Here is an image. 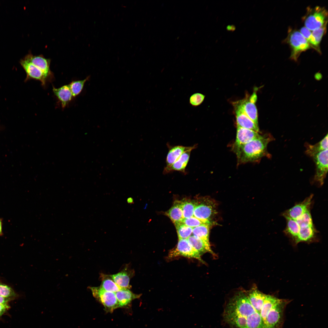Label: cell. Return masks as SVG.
I'll use <instances>...</instances> for the list:
<instances>
[{
    "instance_id": "6da1fadb",
    "label": "cell",
    "mask_w": 328,
    "mask_h": 328,
    "mask_svg": "<svg viewBox=\"0 0 328 328\" xmlns=\"http://www.w3.org/2000/svg\"><path fill=\"white\" fill-rule=\"evenodd\" d=\"M224 313L225 320L233 328H252L261 318L242 291L230 299Z\"/></svg>"
},
{
    "instance_id": "7a4b0ae2",
    "label": "cell",
    "mask_w": 328,
    "mask_h": 328,
    "mask_svg": "<svg viewBox=\"0 0 328 328\" xmlns=\"http://www.w3.org/2000/svg\"><path fill=\"white\" fill-rule=\"evenodd\" d=\"M274 139L270 134L260 135L249 142L232 149L236 155L238 164L257 162L265 156L270 157L267 146Z\"/></svg>"
},
{
    "instance_id": "3957f363",
    "label": "cell",
    "mask_w": 328,
    "mask_h": 328,
    "mask_svg": "<svg viewBox=\"0 0 328 328\" xmlns=\"http://www.w3.org/2000/svg\"><path fill=\"white\" fill-rule=\"evenodd\" d=\"M196 200L193 216L211 224V220L217 213L216 202L208 197H202Z\"/></svg>"
},
{
    "instance_id": "277c9868",
    "label": "cell",
    "mask_w": 328,
    "mask_h": 328,
    "mask_svg": "<svg viewBox=\"0 0 328 328\" xmlns=\"http://www.w3.org/2000/svg\"><path fill=\"white\" fill-rule=\"evenodd\" d=\"M327 19L326 10L324 7L317 6L313 8H308L303 20L305 27L313 31L326 26Z\"/></svg>"
},
{
    "instance_id": "5b68a950",
    "label": "cell",
    "mask_w": 328,
    "mask_h": 328,
    "mask_svg": "<svg viewBox=\"0 0 328 328\" xmlns=\"http://www.w3.org/2000/svg\"><path fill=\"white\" fill-rule=\"evenodd\" d=\"M287 41L291 49L290 58L294 61L297 60L302 52L311 47L306 39L297 30L292 31L289 33Z\"/></svg>"
},
{
    "instance_id": "8992f818",
    "label": "cell",
    "mask_w": 328,
    "mask_h": 328,
    "mask_svg": "<svg viewBox=\"0 0 328 328\" xmlns=\"http://www.w3.org/2000/svg\"><path fill=\"white\" fill-rule=\"evenodd\" d=\"M289 301L280 299L268 314L264 323L265 328L281 327L283 323L284 311Z\"/></svg>"
},
{
    "instance_id": "52a82bcc",
    "label": "cell",
    "mask_w": 328,
    "mask_h": 328,
    "mask_svg": "<svg viewBox=\"0 0 328 328\" xmlns=\"http://www.w3.org/2000/svg\"><path fill=\"white\" fill-rule=\"evenodd\" d=\"M201 256L192 247L187 239H179L176 248L169 252L167 258L171 259L179 256H183L195 258L205 264Z\"/></svg>"
},
{
    "instance_id": "ba28073f",
    "label": "cell",
    "mask_w": 328,
    "mask_h": 328,
    "mask_svg": "<svg viewBox=\"0 0 328 328\" xmlns=\"http://www.w3.org/2000/svg\"><path fill=\"white\" fill-rule=\"evenodd\" d=\"M89 288L93 296L102 304L106 311L111 312L119 308L115 293L105 291L100 286Z\"/></svg>"
},
{
    "instance_id": "9c48e42d",
    "label": "cell",
    "mask_w": 328,
    "mask_h": 328,
    "mask_svg": "<svg viewBox=\"0 0 328 328\" xmlns=\"http://www.w3.org/2000/svg\"><path fill=\"white\" fill-rule=\"evenodd\" d=\"M313 157L316 166L313 182L321 186L324 183L328 172V149L318 153Z\"/></svg>"
},
{
    "instance_id": "30bf717a",
    "label": "cell",
    "mask_w": 328,
    "mask_h": 328,
    "mask_svg": "<svg viewBox=\"0 0 328 328\" xmlns=\"http://www.w3.org/2000/svg\"><path fill=\"white\" fill-rule=\"evenodd\" d=\"M20 63L26 74V81L33 79L39 81L44 86L47 81L51 78L40 69L24 58L20 60Z\"/></svg>"
},
{
    "instance_id": "8fae6325",
    "label": "cell",
    "mask_w": 328,
    "mask_h": 328,
    "mask_svg": "<svg viewBox=\"0 0 328 328\" xmlns=\"http://www.w3.org/2000/svg\"><path fill=\"white\" fill-rule=\"evenodd\" d=\"M313 196V194L311 195L302 201L295 204L291 208L284 212L282 214V215L285 218L296 219L307 211L310 210Z\"/></svg>"
},
{
    "instance_id": "7c38bea8",
    "label": "cell",
    "mask_w": 328,
    "mask_h": 328,
    "mask_svg": "<svg viewBox=\"0 0 328 328\" xmlns=\"http://www.w3.org/2000/svg\"><path fill=\"white\" fill-rule=\"evenodd\" d=\"M237 126L259 132L258 126L246 114L239 102L234 103Z\"/></svg>"
},
{
    "instance_id": "4fadbf2b",
    "label": "cell",
    "mask_w": 328,
    "mask_h": 328,
    "mask_svg": "<svg viewBox=\"0 0 328 328\" xmlns=\"http://www.w3.org/2000/svg\"><path fill=\"white\" fill-rule=\"evenodd\" d=\"M257 99L256 92H254L250 97L239 101L246 114L258 126V111L255 104Z\"/></svg>"
},
{
    "instance_id": "5bb4252c",
    "label": "cell",
    "mask_w": 328,
    "mask_h": 328,
    "mask_svg": "<svg viewBox=\"0 0 328 328\" xmlns=\"http://www.w3.org/2000/svg\"><path fill=\"white\" fill-rule=\"evenodd\" d=\"M260 135L257 132L237 126L236 139L232 149L245 144Z\"/></svg>"
},
{
    "instance_id": "9a60e30c",
    "label": "cell",
    "mask_w": 328,
    "mask_h": 328,
    "mask_svg": "<svg viewBox=\"0 0 328 328\" xmlns=\"http://www.w3.org/2000/svg\"><path fill=\"white\" fill-rule=\"evenodd\" d=\"M197 145L192 146L189 149L183 152L179 159L170 167L164 169L163 173H168L174 171L180 172L185 173L186 168L189 161L191 152L196 148Z\"/></svg>"
},
{
    "instance_id": "2e32d148",
    "label": "cell",
    "mask_w": 328,
    "mask_h": 328,
    "mask_svg": "<svg viewBox=\"0 0 328 328\" xmlns=\"http://www.w3.org/2000/svg\"><path fill=\"white\" fill-rule=\"evenodd\" d=\"M24 58L40 69L50 78L53 76L50 69V59L45 58L42 55L34 56L31 53L27 55Z\"/></svg>"
},
{
    "instance_id": "e0dca14e",
    "label": "cell",
    "mask_w": 328,
    "mask_h": 328,
    "mask_svg": "<svg viewBox=\"0 0 328 328\" xmlns=\"http://www.w3.org/2000/svg\"><path fill=\"white\" fill-rule=\"evenodd\" d=\"M253 307L260 315V313L266 294L259 291L255 287L246 293Z\"/></svg>"
},
{
    "instance_id": "ac0fdd59",
    "label": "cell",
    "mask_w": 328,
    "mask_h": 328,
    "mask_svg": "<svg viewBox=\"0 0 328 328\" xmlns=\"http://www.w3.org/2000/svg\"><path fill=\"white\" fill-rule=\"evenodd\" d=\"M134 273L133 271L125 268L117 273L109 275L120 287L129 289L131 288L129 284L130 280L131 277L133 276Z\"/></svg>"
},
{
    "instance_id": "d6986e66",
    "label": "cell",
    "mask_w": 328,
    "mask_h": 328,
    "mask_svg": "<svg viewBox=\"0 0 328 328\" xmlns=\"http://www.w3.org/2000/svg\"><path fill=\"white\" fill-rule=\"evenodd\" d=\"M192 147L182 145L169 146L166 159V166L164 169L170 167L179 159L183 152Z\"/></svg>"
},
{
    "instance_id": "ffe728a7",
    "label": "cell",
    "mask_w": 328,
    "mask_h": 328,
    "mask_svg": "<svg viewBox=\"0 0 328 328\" xmlns=\"http://www.w3.org/2000/svg\"><path fill=\"white\" fill-rule=\"evenodd\" d=\"M54 95L61 103L63 108H65L73 99V97L69 84L57 88L53 87Z\"/></svg>"
},
{
    "instance_id": "44dd1931",
    "label": "cell",
    "mask_w": 328,
    "mask_h": 328,
    "mask_svg": "<svg viewBox=\"0 0 328 328\" xmlns=\"http://www.w3.org/2000/svg\"><path fill=\"white\" fill-rule=\"evenodd\" d=\"M115 294L119 307L127 306L132 300L138 298L141 295L133 293L129 289L123 288L115 292Z\"/></svg>"
},
{
    "instance_id": "7402d4cb",
    "label": "cell",
    "mask_w": 328,
    "mask_h": 328,
    "mask_svg": "<svg viewBox=\"0 0 328 328\" xmlns=\"http://www.w3.org/2000/svg\"><path fill=\"white\" fill-rule=\"evenodd\" d=\"M317 232L314 225L300 227L295 243L297 244L300 242H309L313 241L315 238Z\"/></svg>"
},
{
    "instance_id": "603a6c76",
    "label": "cell",
    "mask_w": 328,
    "mask_h": 328,
    "mask_svg": "<svg viewBox=\"0 0 328 328\" xmlns=\"http://www.w3.org/2000/svg\"><path fill=\"white\" fill-rule=\"evenodd\" d=\"M187 239L192 247L201 256L207 252L210 253L214 256H216L212 250L210 245L207 244L198 237L193 235H191Z\"/></svg>"
},
{
    "instance_id": "cb8c5ba5",
    "label": "cell",
    "mask_w": 328,
    "mask_h": 328,
    "mask_svg": "<svg viewBox=\"0 0 328 328\" xmlns=\"http://www.w3.org/2000/svg\"><path fill=\"white\" fill-rule=\"evenodd\" d=\"M166 214L175 224L181 222L183 219L181 201H175L173 206L166 213Z\"/></svg>"
},
{
    "instance_id": "d4e9b609",
    "label": "cell",
    "mask_w": 328,
    "mask_h": 328,
    "mask_svg": "<svg viewBox=\"0 0 328 328\" xmlns=\"http://www.w3.org/2000/svg\"><path fill=\"white\" fill-rule=\"evenodd\" d=\"M328 149V134L318 143L312 145L307 144L306 145V153L313 157L318 153Z\"/></svg>"
},
{
    "instance_id": "484cf974",
    "label": "cell",
    "mask_w": 328,
    "mask_h": 328,
    "mask_svg": "<svg viewBox=\"0 0 328 328\" xmlns=\"http://www.w3.org/2000/svg\"><path fill=\"white\" fill-rule=\"evenodd\" d=\"M280 299L275 296L266 294L260 313V315L264 324L268 313Z\"/></svg>"
},
{
    "instance_id": "4316f807",
    "label": "cell",
    "mask_w": 328,
    "mask_h": 328,
    "mask_svg": "<svg viewBox=\"0 0 328 328\" xmlns=\"http://www.w3.org/2000/svg\"><path fill=\"white\" fill-rule=\"evenodd\" d=\"M286 220V226L284 230V233L296 241L298 235L300 227L296 220L289 218H285Z\"/></svg>"
},
{
    "instance_id": "83f0119b",
    "label": "cell",
    "mask_w": 328,
    "mask_h": 328,
    "mask_svg": "<svg viewBox=\"0 0 328 328\" xmlns=\"http://www.w3.org/2000/svg\"><path fill=\"white\" fill-rule=\"evenodd\" d=\"M210 224H203L193 228V235L199 238L207 244L210 245L209 240Z\"/></svg>"
},
{
    "instance_id": "f1b7e54d",
    "label": "cell",
    "mask_w": 328,
    "mask_h": 328,
    "mask_svg": "<svg viewBox=\"0 0 328 328\" xmlns=\"http://www.w3.org/2000/svg\"><path fill=\"white\" fill-rule=\"evenodd\" d=\"M102 282L100 286L105 291L116 292L122 288L119 286L113 280L109 275H101Z\"/></svg>"
},
{
    "instance_id": "f546056e",
    "label": "cell",
    "mask_w": 328,
    "mask_h": 328,
    "mask_svg": "<svg viewBox=\"0 0 328 328\" xmlns=\"http://www.w3.org/2000/svg\"><path fill=\"white\" fill-rule=\"evenodd\" d=\"M182 209L183 219L193 216L196 206V200L189 199L181 201Z\"/></svg>"
},
{
    "instance_id": "4dcf8cb0",
    "label": "cell",
    "mask_w": 328,
    "mask_h": 328,
    "mask_svg": "<svg viewBox=\"0 0 328 328\" xmlns=\"http://www.w3.org/2000/svg\"><path fill=\"white\" fill-rule=\"evenodd\" d=\"M179 239H187L192 234L193 228L181 222L175 224Z\"/></svg>"
},
{
    "instance_id": "1f68e13d",
    "label": "cell",
    "mask_w": 328,
    "mask_h": 328,
    "mask_svg": "<svg viewBox=\"0 0 328 328\" xmlns=\"http://www.w3.org/2000/svg\"><path fill=\"white\" fill-rule=\"evenodd\" d=\"M0 296L10 301L18 296L17 294L10 286L1 282H0Z\"/></svg>"
},
{
    "instance_id": "d6a6232c",
    "label": "cell",
    "mask_w": 328,
    "mask_h": 328,
    "mask_svg": "<svg viewBox=\"0 0 328 328\" xmlns=\"http://www.w3.org/2000/svg\"><path fill=\"white\" fill-rule=\"evenodd\" d=\"M90 78V76H88L83 80L73 81L69 84L73 97H76L81 93L85 83L89 80Z\"/></svg>"
},
{
    "instance_id": "836d02e7",
    "label": "cell",
    "mask_w": 328,
    "mask_h": 328,
    "mask_svg": "<svg viewBox=\"0 0 328 328\" xmlns=\"http://www.w3.org/2000/svg\"><path fill=\"white\" fill-rule=\"evenodd\" d=\"M299 32L307 41L311 47L320 53L319 46L317 45L315 38L312 34V32L305 27H302Z\"/></svg>"
},
{
    "instance_id": "e575fe53",
    "label": "cell",
    "mask_w": 328,
    "mask_h": 328,
    "mask_svg": "<svg viewBox=\"0 0 328 328\" xmlns=\"http://www.w3.org/2000/svg\"><path fill=\"white\" fill-rule=\"evenodd\" d=\"M181 222L188 226L193 228L203 224H211L201 220L194 216L188 218H184Z\"/></svg>"
},
{
    "instance_id": "d590c367",
    "label": "cell",
    "mask_w": 328,
    "mask_h": 328,
    "mask_svg": "<svg viewBox=\"0 0 328 328\" xmlns=\"http://www.w3.org/2000/svg\"><path fill=\"white\" fill-rule=\"evenodd\" d=\"M205 96L200 93H196L190 97L189 102L192 106L196 107L201 104L204 100Z\"/></svg>"
},
{
    "instance_id": "8d00e7d4",
    "label": "cell",
    "mask_w": 328,
    "mask_h": 328,
    "mask_svg": "<svg viewBox=\"0 0 328 328\" xmlns=\"http://www.w3.org/2000/svg\"><path fill=\"white\" fill-rule=\"evenodd\" d=\"M326 30V26L321 27L315 29L312 32V33L315 38L317 45L319 46L321 39Z\"/></svg>"
},
{
    "instance_id": "74e56055",
    "label": "cell",
    "mask_w": 328,
    "mask_h": 328,
    "mask_svg": "<svg viewBox=\"0 0 328 328\" xmlns=\"http://www.w3.org/2000/svg\"><path fill=\"white\" fill-rule=\"evenodd\" d=\"M9 308V306L0 304V317L2 316Z\"/></svg>"
},
{
    "instance_id": "f35d334b",
    "label": "cell",
    "mask_w": 328,
    "mask_h": 328,
    "mask_svg": "<svg viewBox=\"0 0 328 328\" xmlns=\"http://www.w3.org/2000/svg\"><path fill=\"white\" fill-rule=\"evenodd\" d=\"M9 301H10L9 300L0 296V304L7 306H9Z\"/></svg>"
},
{
    "instance_id": "ab89813d",
    "label": "cell",
    "mask_w": 328,
    "mask_h": 328,
    "mask_svg": "<svg viewBox=\"0 0 328 328\" xmlns=\"http://www.w3.org/2000/svg\"><path fill=\"white\" fill-rule=\"evenodd\" d=\"M227 29L229 31H234L235 29V27L233 25H228L227 27Z\"/></svg>"
},
{
    "instance_id": "60d3db41",
    "label": "cell",
    "mask_w": 328,
    "mask_h": 328,
    "mask_svg": "<svg viewBox=\"0 0 328 328\" xmlns=\"http://www.w3.org/2000/svg\"><path fill=\"white\" fill-rule=\"evenodd\" d=\"M127 203L129 204H132L134 203L133 199L132 197H128L127 199Z\"/></svg>"
},
{
    "instance_id": "b9f144b4",
    "label": "cell",
    "mask_w": 328,
    "mask_h": 328,
    "mask_svg": "<svg viewBox=\"0 0 328 328\" xmlns=\"http://www.w3.org/2000/svg\"><path fill=\"white\" fill-rule=\"evenodd\" d=\"M3 234V233L2 231V219L0 218V236H2Z\"/></svg>"
}]
</instances>
